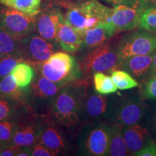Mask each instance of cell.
<instances>
[{"label":"cell","mask_w":156,"mask_h":156,"mask_svg":"<svg viewBox=\"0 0 156 156\" xmlns=\"http://www.w3.org/2000/svg\"><path fill=\"white\" fill-rule=\"evenodd\" d=\"M22 147H23L9 145H5L3 149L0 151V156H17Z\"/></svg>","instance_id":"34"},{"label":"cell","mask_w":156,"mask_h":156,"mask_svg":"<svg viewBox=\"0 0 156 156\" xmlns=\"http://www.w3.org/2000/svg\"><path fill=\"white\" fill-rule=\"evenodd\" d=\"M123 136L129 155H134L151 139V133L138 124L122 126Z\"/></svg>","instance_id":"14"},{"label":"cell","mask_w":156,"mask_h":156,"mask_svg":"<svg viewBox=\"0 0 156 156\" xmlns=\"http://www.w3.org/2000/svg\"><path fill=\"white\" fill-rule=\"evenodd\" d=\"M0 95L22 102L25 93L22 87L17 86L12 75L9 74L0 80Z\"/></svg>","instance_id":"22"},{"label":"cell","mask_w":156,"mask_h":156,"mask_svg":"<svg viewBox=\"0 0 156 156\" xmlns=\"http://www.w3.org/2000/svg\"><path fill=\"white\" fill-rule=\"evenodd\" d=\"M81 153L90 156L108 155L109 127L94 124L84 130L80 141Z\"/></svg>","instance_id":"10"},{"label":"cell","mask_w":156,"mask_h":156,"mask_svg":"<svg viewBox=\"0 0 156 156\" xmlns=\"http://www.w3.org/2000/svg\"><path fill=\"white\" fill-rule=\"evenodd\" d=\"M111 73L117 90H126L138 86V83L136 80L124 70L114 69Z\"/></svg>","instance_id":"26"},{"label":"cell","mask_w":156,"mask_h":156,"mask_svg":"<svg viewBox=\"0 0 156 156\" xmlns=\"http://www.w3.org/2000/svg\"><path fill=\"white\" fill-rule=\"evenodd\" d=\"M71 1H73V2H81V1H83V0H71Z\"/></svg>","instance_id":"39"},{"label":"cell","mask_w":156,"mask_h":156,"mask_svg":"<svg viewBox=\"0 0 156 156\" xmlns=\"http://www.w3.org/2000/svg\"><path fill=\"white\" fill-rule=\"evenodd\" d=\"M37 71L61 87L72 84L82 78L79 62L64 52H55L47 61L35 66Z\"/></svg>","instance_id":"2"},{"label":"cell","mask_w":156,"mask_h":156,"mask_svg":"<svg viewBox=\"0 0 156 156\" xmlns=\"http://www.w3.org/2000/svg\"><path fill=\"white\" fill-rule=\"evenodd\" d=\"M18 101L0 95V122L15 119L20 108Z\"/></svg>","instance_id":"27"},{"label":"cell","mask_w":156,"mask_h":156,"mask_svg":"<svg viewBox=\"0 0 156 156\" xmlns=\"http://www.w3.org/2000/svg\"><path fill=\"white\" fill-rule=\"evenodd\" d=\"M24 62L18 56H7L0 57V80L12 73L20 62Z\"/></svg>","instance_id":"30"},{"label":"cell","mask_w":156,"mask_h":156,"mask_svg":"<svg viewBox=\"0 0 156 156\" xmlns=\"http://www.w3.org/2000/svg\"><path fill=\"white\" fill-rule=\"evenodd\" d=\"M0 3L30 16H36L41 11V0H0Z\"/></svg>","instance_id":"24"},{"label":"cell","mask_w":156,"mask_h":156,"mask_svg":"<svg viewBox=\"0 0 156 156\" xmlns=\"http://www.w3.org/2000/svg\"><path fill=\"white\" fill-rule=\"evenodd\" d=\"M17 128V122L14 119L0 122V142L5 145H8L14 135Z\"/></svg>","instance_id":"29"},{"label":"cell","mask_w":156,"mask_h":156,"mask_svg":"<svg viewBox=\"0 0 156 156\" xmlns=\"http://www.w3.org/2000/svg\"><path fill=\"white\" fill-rule=\"evenodd\" d=\"M105 1H106L109 4L116 5H119V4L131 1V0H105Z\"/></svg>","instance_id":"37"},{"label":"cell","mask_w":156,"mask_h":156,"mask_svg":"<svg viewBox=\"0 0 156 156\" xmlns=\"http://www.w3.org/2000/svg\"><path fill=\"white\" fill-rule=\"evenodd\" d=\"M11 75L17 86L26 89L34 81L36 76V70L30 64L22 62L17 64L12 71Z\"/></svg>","instance_id":"21"},{"label":"cell","mask_w":156,"mask_h":156,"mask_svg":"<svg viewBox=\"0 0 156 156\" xmlns=\"http://www.w3.org/2000/svg\"><path fill=\"white\" fill-rule=\"evenodd\" d=\"M144 115V105L138 97H132L122 101L115 112V124L124 126L137 124Z\"/></svg>","instance_id":"12"},{"label":"cell","mask_w":156,"mask_h":156,"mask_svg":"<svg viewBox=\"0 0 156 156\" xmlns=\"http://www.w3.org/2000/svg\"><path fill=\"white\" fill-rule=\"evenodd\" d=\"M62 87L38 72L36 77L32 83L31 91L36 98L51 101Z\"/></svg>","instance_id":"19"},{"label":"cell","mask_w":156,"mask_h":156,"mask_svg":"<svg viewBox=\"0 0 156 156\" xmlns=\"http://www.w3.org/2000/svg\"><path fill=\"white\" fill-rule=\"evenodd\" d=\"M55 51L54 43L34 33L21 39L20 56L34 67L47 61Z\"/></svg>","instance_id":"8"},{"label":"cell","mask_w":156,"mask_h":156,"mask_svg":"<svg viewBox=\"0 0 156 156\" xmlns=\"http://www.w3.org/2000/svg\"><path fill=\"white\" fill-rule=\"evenodd\" d=\"M116 48L120 65L131 56L146 55L155 51L156 34L147 30L135 32L121 40L116 45Z\"/></svg>","instance_id":"5"},{"label":"cell","mask_w":156,"mask_h":156,"mask_svg":"<svg viewBox=\"0 0 156 156\" xmlns=\"http://www.w3.org/2000/svg\"><path fill=\"white\" fill-rule=\"evenodd\" d=\"M154 52L146 55L133 56L122 62L118 68L130 74L134 79H142L147 76L153 59Z\"/></svg>","instance_id":"17"},{"label":"cell","mask_w":156,"mask_h":156,"mask_svg":"<svg viewBox=\"0 0 156 156\" xmlns=\"http://www.w3.org/2000/svg\"><path fill=\"white\" fill-rule=\"evenodd\" d=\"M36 16H30L11 7L0 10V28L18 39H23L36 30Z\"/></svg>","instance_id":"6"},{"label":"cell","mask_w":156,"mask_h":156,"mask_svg":"<svg viewBox=\"0 0 156 156\" xmlns=\"http://www.w3.org/2000/svg\"><path fill=\"white\" fill-rule=\"evenodd\" d=\"M116 34L108 22L101 23L85 31L83 35V44L84 48L92 49L98 47Z\"/></svg>","instance_id":"18"},{"label":"cell","mask_w":156,"mask_h":156,"mask_svg":"<svg viewBox=\"0 0 156 156\" xmlns=\"http://www.w3.org/2000/svg\"><path fill=\"white\" fill-rule=\"evenodd\" d=\"M135 156H156V144L152 139L140 151L134 154Z\"/></svg>","instance_id":"32"},{"label":"cell","mask_w":156,"mask_h":156,"mask_svg":"<svg viewBox=\"0 0 156 156\" xmlns=\"http://www.w3.org/2000/svg\"><path fill=\"white\" fill-rule=\"evenodd\" d=\"M85 95L86 90L83 85L72 83L62 87L51 101V111L56 122L67 127L75 126L81 119Z\"/></svg>","instance_id":"1"},{"label":"cell","mask_w":156,"mask_h":156,"mask_svg":"<svg viewBox=\"0 0 156 156\" xmlns=\"http://www.w3.org/2000/svg\"><path fill=\"white\" fill-rule=\"evenodd\" d=\"M64 18V16L58 7H50L40 11L36 17L37 34L48 41H56L58 27Z\"/></svg>","instance_id":"11"},{"label":"cell","mask_w":156,"mask_h":156,"mask_svg":"<svg viewBox=\"0 0 156 156\" xmlns=\"http://www.w3.org/2000/svg\"><path fill=\"white\" fill-rule=\"evenodd\" d=\"M143 93L147 98L156 99V75L152 76L146 82Z\"/></svg>","instance_id":"31"},{"label":"cell","mask_w":156,"mask_h":156,"mask_svg":"<svg viewBox=\"0 0 156 156\" xmlns=\"http://www.w3.org/2000/svg\"><path fill=\"white\" fill-rule=\"evenodd\" d=\"M143 9L137 0L116 5L111 8L106 22L111 25L115 33L133 30L139 26L140 17Z\"/></svg>","instance_id":"7"},{"label":"cell","mask_w":156,"mask_h":156,"mask_svg":"<svg viewBox=\"0 0 156 156\" xmlns=\"http://www.w3.org/2000/svg\"><path fill=\"white\" fill-rule=\"evenodd\" d=\"M56 41L64 51L74 53L82 47L83 36L64 18L58 27Z\"/></svg>","instance_id":"13"},{"label":"cell","mask_w":156,"mask_h":156,"mask_svg":"<svg viewBox=\"0 0 156 156\" xmlns=\"http://www.w3.org/2000/svg\"><path fill=\"white\" fill-rule=\"evenodd\" d=\"M155 128H156V114H155Z\"/></svg>","instance_id":"40"},{"label":"cell","mask_w":156,"mask_h":156,"mask_svg":"<svg viewBox=\"0 0 156 156\" xmlns=\"http://www.w3.org/2000/svg\"><path fill=\"white\" fill-rule=\"evenodd\" d=\"M21 39H18L0 28V57L20 56Z\"/></svg>","instance_id":"23"},{"label":"cell","mask_w":156,"mask_h":156,"mask_svg":"<svg viewBox=\"0 0 156 156\" xmlns=\"http://www.w3.org/2000/svg\"><path fill=\"white\" fill-rule=\"evenodd\" d=\"M108 108V100L101 94L87 95L86 93L82 106L80 116L85 120H95L103 116Z\"/></svg>","instance_id":"15"},{"label":"cell","mask_w":156,"mask_h":156,"mask_svg":"<svg viewBox=\"0 0 156 156\" xmlns=\"http://www.w3.org/2000/svg\"><path fill=\"white\" fill-rule=\"evenodd\" d=\"M16 118V130L8 145L33 148L38 141L44 122L35 114H20Z\"/></svg>","instance_id":"9"},{"label":"cell","mask_w":156,"mask_h":156,"mask_svg":"<svg viewBox=\"0 0 156 156\" xmlns=\"http://www.w3.org/2000/svg\"><path fill=\"white\" fill-rule=\"evenodd\" d=\"M79 64L85 76L97 73H112L119 65L116 46L111 42L103 43L85 54Z\"/></svg>","instance_id":"4"},{"label":"cell","mask_w":156,"mask_h":156,"mask_svg":"<svg viewBox=\"0 0 156 156\" xmlns=\"http://www.w3.org/2000/svg\"><path fill=\"white\" fill-rule=\"evenodd\" d=\"M32 156H54V154L42 143L38 142L32 148Z\"/></svg>","instance_id":"33"},{"label":"cell","mask_w":156,"mask_h":156,"mask_svg":"<svg viewBox=\"0 0 156 156\" xmlns=\"http://www.w3.org/2000/svg\"><path fill=\"white\" fill-rule=\"evenodd\" d=\"M93 84L95 92L101 95H108L117 90L112 76L110 77L103 73L93 74Z\"/></svg>","instance_id":"25"},{"label":"cell","mask_w":156,"mask_h":156,"mask_svg":"<svg viewBox=\"0 0 156 156\" xmlns=\"http://www.w3.org/2000/svg\"><path fill=\"white\" fill-rule=\"evenodd\" d=\"M143 9L150 7H156V0H137Z\"/></svg>","instance_id":"35"},{"label":"cell","mask_w":156,"mask_h":156,"mask_svg":"<svg viewBox=\"0 0 156 156\" xmlns=\"http://www.w3.org/2000/svg\"><path fill=\"white\" fill-rule=\"evenodd\" d=\"M46 146L54 155L66 149V141L62 132L49 122H44L38 141Z\"/></svg>","instance_id":"16"},{"label":"cell","mask_w":156,"mask_h":156,"mask_svg":"<svg viewBox=\"0 0 156 156\" xmlns=\"http://www.w3.org/2000/svg\"><path fill=\"white\" fill-rule=\"evenodd\" d=\"M154 75H156V50L154 51L153 62H152L151 69L149 70V73H148L147 77H151Z\"/></svg>","instance_id":"36"},{"label":"cell","mask_w":156,"mask_h":156,"mask_svg":"<svg viewBox=\"0 0 156 156\" xmlns=\"http://www.w3.org/2000/svg\"><path fill=\"white\" fill-rule=\"evenodd\" d=\"M129 155V153L123 136L122 126L119 124H114L109 127L108 155L125 156Z\"/></svg>","instance_id":"20"},{"label":"cell","mask_w":156,"mask_h":156,"mask_svg":"<svg viewBox=\"0 0 156 156\" xmlns=\"http://www.w3.org/2000/svg\"><path fill=\"white\" fill-rule=\"evenodd\" d=\"M110 11L98 0H83L70 5L64 19L83 36L85 31L106 22Z\"/></svg>","instance_id":"3"},{"label":"cell","mask_w":156,"mask_h":156,"mask_svg":"<svg viewBox=\"0 0 156 156\" xmlns=\"http://www.w3.org/2000/svg\"><path fill=\"white\" fill-rule=\"evenodd\" d=\"M140 28L151 32H156V7L144 9L139 20Z\"/></svg>","instance_id":"28"},{"label":"cell","mask_w":156,"mask_h":156,"mask_svg":"<svg viewBox=\"0 0 156 156\" xmlns=\"http://www.w3.org/2000/svg\"><path fill=\"white\" fill-rule=\"evenodd\" d=\"M5 145H4V144L2 143V142H0V151H1L3 149V147H5Z\"/></svg>","instance_id":"38"}]
</instances>
